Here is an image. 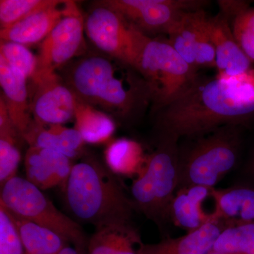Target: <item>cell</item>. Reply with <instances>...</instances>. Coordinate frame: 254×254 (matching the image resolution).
I'll use <instances>...</instances> for the list:
<instances>
[{
	"mask_svg": "<svg viewBox=\"0 0 254 254\" xmlns=\"http://www.w3.org/2000/svg\"><path fill=\"white\" fill-rule=\"evenodd\" d=\"M162 138H200L254 115V69L231 79L197 78L180 98L163 108Z\"/></svg>",
	"mask_w": 254,
	"mask_h": 254,
	"instance_id": "1",
	"label": "cell"
},
{
	"mask_svg": "<svg viewBox=\"0 0 254 254\" xmlns=\"http://www.w3.org/2000/svg\"><path fill=\"white\" fill-rule=\"evenodd\" d=\"M71 213L96 229L108 225H131L136 210L115 174L96 159L86 156L73 165L65 187Z\"/></svg>",
	"mask_w": 254,
	"mask_h": 254,
	"instance_id": "2",
	"label": "cell"
},
{
	"mask_svg": "<svg viewBox=\"0 0 254 254\" xmlns=\"http://www.w3.org/2000/svg\"><path fill=\"white\" fill-rule=\"evenodd\" d=\"M177 143L162 138L131 185V198L135 209L159 227L171 221V205L179 188L180 158Z\"/></svg>",
	"mask_w": 254,
	"mask_h": 254,
	"instance_id": "3",
	"label": "cell"
},
{
	"mask_svg": "<svg viewBox=\"0 0 254 254\" xmlns=\"http://www.w3.org/2000/svg\"><path fill=\"white\" fill-rule=\"evenodd\" d=\"M110 57L93 55L78 60L71 68L68 86L75 96L91 106L125 115L133 108L134 87Z\"/></svg>",
	"mask_w": 254,
	"mask_h": 254,
	"instance_id": "4",
	"label": "cell"
},
{
	"mask_svg": "<svg viewBox=\"0 0 254 254\" xmlns=\"http://www.w3.org/2000/svg\"><path fill=\"white\" fill-rule=\"evenodd\" d=\"M134 68L143 77L150 99L162 109L183 95L198 77L196 70L168 41L147 36Z\"/></svg>",
	"mask_w": 254,
	"mask_h": 254,
	"instance_id": "5",
	"label": "cell"
},
{
	"mask_svg": "<svg viewBox=\"0 0 254 254\" xmlns=\"http://www.w3.org/2000/svg\"><path fill=\"white\" fill-rule=\"evenodd\" d=\"M237 126L221 127L198 138L185 158L180 159L179 189H213L238 161L240 136Z\"/></svg>",
	"mask_w": 254,
	"mask_h": 254,
	"instance_id": "6",
	"label": "cell"
},
{
	"mask_svg": "<svg viewBox=\"0 0 254 254\" xmlns=\"http://www.w3.org/2000/svg\"><path fill=\"white\" fill-rule=\"evenodd\" d=\"M0 203L14 215L56 232L79 250L88 245L86 235L77 222L58 210L27 179L15 176L1 186Z\"/></svg>",
	"mask_w": 254,
	"mask_h": 254,
	"instance_id": "7",
	"label": "cell"
},
{
	"mask_svg": "<svg viewBox=\"0 0 254 254\" xmlns=\"http://www.w3.org/2000/svg\"><path fill=\"white\" fill-rule=\"evenodd\" d=\"M85 33L100 51L134 68L145 35L117 11L99 3L85 19Z\"/></svg>",
	"mask_w": 254,
	"mask_h": 254,
	"instance_id": "8",
	"label": "cell"
},
{
	"mask_svg": "<svg viewBox=\"0 0 254 254\" xmlns=\"http://www.w3.org/2000/svg\"><path fill=\"white\" fill-rule=\"evenodd\" d=\"M205 3L186 0H108L100 4L117 11L143 33L144 31L167 33L182 13L202 9Z\"/></svg>",
	"mask_w": 254,
	"mask_h": 254,
	"instance_id": "9",
	"label": "cell"
},
{
	"mask_svg": "<svg viewBox=\"0 0 254 254\" xmlns=\"http://www.w3.org/2000/svg\"><path fill=\"white\" fill-rule=\"evenodd\" d=\"M85 20L75 4L42 42L35 76L32 80L50 73L76 56L85 44Z\"/></svg>",
	"mask_w": 254,
	"mask_h": 254,
	"instance_id": "10",
	"label": "cell"
},
{
	"mask_svg": "<svg viewBox=\"0 0 254 254\" xmlns=\"http://www.w3.org/2000/svg\"><path fill=\"white\" fill-rule=\"evenodd\" d=\"M36 91L31 103V114L41 125H60L74 118L76 98L56 73L32 80Z\"/></svg>",
	"mask_w": 254,
	"mask_h": 254,
	"instance_id": "11",
	"label": "cell"
},
{
	"mask_svg": "<svg viewBox=\"0 0 254 254\" xmlns=\"http://www.w3.org/2000/svg\"><path fill=\"white\" fill-rule=\"evenodd\" d=\"M76 3L51 0L49 4L9 27L0 30L1 41L26 46L43 42Z\"/></svg>",
	"mask_w": 254,
	"mask_h": 254,
	"instance_id": "12",
	"label": "cell"
},
{
	"mask_svg": "<svg viewBox=\"0 0 254 254\" xmlns=\"http://www.w3.org/2000/svg\"><path fill=\"white\" fill-rule=\"evenodd\" d=\"M208 23L216 53V77L231 79L252 69V62L237 43L227 16L221 13L208 18Z\"/></svg>",
	"mask_w": 254,
	"mask_h": 254,
	"instance_id": "13",
	"label": "cell"
},
{
	"mask_svg": "<svg viewBox=\"0 0 254 254\" xmlns=\"http://www.w3.org/2000/svg\"><path fill=\"white\" fill-rule=\"evenodd\" d=\"M73 165L63 153L41 147L30 146L25 157L26 179L41 190L65 189Z\"/></svg>",
	"mask_w": 254,
	"mask_h": 254,
	"instance_id": "14",
	"label": "cell"
},
{
	"mask_svg": "<svg viewBox=\"0 0 254 254\" xmlns=\"http://www.w3.org/2000/svg\"><path fill=\"white\" fill-rule=\"evenodd\" d=\"M27 78L0 56V85L11 122L23 139L35 125L28 102Z\"/></svg>",
	"mask_w": 254,
	"mask_h": 254,
	"instance_id": "15",
	"label": "cell"
},
{
	"mask_svg": "<svg viewBox=\"0 0 254 254\" xmlns=\"http://www.w3.org/2000/svg\"><path fill=\"white\" fill-rule=\"evenodd\" d=\"M229 227L223 220L212 219L185 236L167 239L153 245H143L141 254H209L220 234Z\"/></svg>",
	"mask_w": 254,
	"mask_h": 254,
	"instance_id": "16",
	"label": "cell"
},
{
	"mask_svg": "<svg viewBox=\"0 0 254 254\" xmlns=\"http://www.w3.org/2000/svg\"><path fill=\"white\" fill-rule=\"evenodd\" d=\"M215 201L212 218L223 220L229 227L254 222V188L236 186L210 190Z\"/></svg>",
	"mask_w": 254,
	"mask_h": 254,
	"instance_id": "17",
	"label": "cell"
},
{
	"mask_svg": "<svg viewBox=\"0 0 254 254\" xmlns=\"http://www.w3.org/2000/svg\"><path fill=\"white\" fill-rule=\"evenodd\" d=\"M211 190L200 186L179 189L171 205V221L190 232L212 220L211 214L205 213L202 208Z\"/></svg>",
	"mask_w": 254,
	"mask_h": 254,
	"instance_id": "18",
	"label": "cell"
},
{
	"mask_svg": "<svg viewBox=\"0 0 254 254\" xmlns=\"http://www.w3.org/2000/svg\"><path fill=\"white\" fill-rule=\"evenodd\" d=\"M24 140L30 146L56 150L70 159L81 154L85 142L75 128L60 125H41L36 122Z\"/></svg>",
	"mask_w": 254,
	"mask_h": 254,
	"instance_id": "19",
	"label": "cell"
},
{
	"mask_svg": "<svg viewBox=\"0 0 254 254\" xmlns=\"http://www.w3.org/2000/svg\"><path fill=\"white\" fill-rule=\"evenodd\" d=\"M206 18V14L202 9L185 11L167 32L168 43L195 70V44L200 28Z\"/></svg>",
	"mask_w": 254,
	"mask_h": 254,
	"instance_id": "20",
	"label": "cell"
},
{
	"mask_svg": "<svg viewBox=\"0 0 254 254\" xmlns=\"http://www.w3.org/2000/svg\"><path fill=\"white\" fill-rule=\"evenodd\" d=\"M22 136L11 122L4 98H0V184L16 176L21 161L18 140Z\"/></svg>",
	"mask_w": 254,
	"mask_h": 254,
	"instance_id": "21",
	"label": "cell"
},
{
	"mask_svg": "<svg viewBox=\"0 0 254 254\" xmlns=\"http://www.w3.org/2000/svg\"><path fill=\"white\" fill-rule=\"evenodd\" d=\"M108 168L114 174L133 176L144 167L147 157L141 144L128 138H120L112 142L105 153Z\"/></svg>",
	"mask_w": 254,
	"mask_h": 254,
	"instance_id": "22",
	"label": "cell"
},
{
	"mask_svg": "<svg viewBox=\"0 0 254 254\" xmlns=\"http://www.w3.org/2000/svg\"><path fill=\"white\" fill-rule=\"evenodd\" d=\"M74 118L75 128L87 143H100L108 141L115 130V124L108 115L78 98Z\"/></svg>",
	"mask_w": 254,
	"mask_h": 254,
	"instance_id": "23",
	"label": "cell"
},
{
	"mask_svg": "<svg viewBox=\"0 0 254 254\" xmlns=\"http://www.w3.org/2000/svg\"><path fill=\"white\" fill-rule=\"evenodd\" d=\"M12 215L26 254H58L67 244L56 232L14 214Z\"/></svg>",
	"mask_w": 254,
	"mask_h": 254,
	"instance_id": "24",
	"label": "cell"
},
{
	"mask_svg": "<svg viewBox=\"0 0 254 254\" xmlns=\"http://www.w3.org/2000/svg\"><path fill=\"white\" fill-rule=\"evenodd\" d=\"M141 243L139 235L131 225H108L96 229L88 240L86 254H116Z\"/></svg>",
	"mask_w": 254,
	"mask_h": 254,
	"instance_id": "25",
	"label": "cell"
},
{
	"mask_svg": "<svg viewBox=\"0 0 254 254\" xmlns=\"http://www.w3.org/2000/svg\"><path fill=\"white\" fill-rule=\"evenodd\" d=\"M213 251L227 254H254V222L227 227L220 234Z\"/></svg>",
	"mask_w": 254,
	"mask_h": 254,
	"instance_id": "26",
	"label": "cell"
},
{
	"mask_svg": "<svg viewBox=\"0 0 254 254\" xmlns=\"http://www.w3.org/2000/svg\"><path fill=\"white\" fill-rule=\"evenodd\" d=\"M0 56L25 77L32 80L37 69L38 60L26 46L11 42L1 41Z\"/></svg>",
	"mask_w": 254,
	"mask_h": 254,
	"instance_id": "27",
	"label": "cell"
},
{
	"mask_svg": "<svg viewBox=\"0 0 254 254\" xmlns=\"http://www.w3.org/2000/svg\"><path fill=\"white\" fill-rule=\"evenodd\" d=\"M50 1L51 0H1V29L9 27L45 7Z\"/></svg>",
	"mask_w": 254,
	"mask_h": 254,
	"instance_id": "28",
	"label": "cell"
},
{
	"mask_svg": "<svg viewBox=\"0 0 254 254\" xmlns=\"http://www.w3.org/2000/svg\"><path fill=\"white\" fill-rule=\"evenodd\" d=\"M0 254H26L14 216L1 203Z\"/></svg>",
	"mask_w": 254,
	"mask_h": 254,
	"instance_id": "29",
	"label": "cell"
},
{
	"mask_svg": "<svg viewBox=\"0 0 254 254\" xmlns=\"http://www.w3.org/2000/svg\"><path fill=\"white\" fill-rule=\"evenodd\" d=\"M216 53L213 38L210 34L208 23V17L201 25L197 38L195 49V67H215Z\"/></svg>",
	"mask_w": 254,
	"mask_h": 254,
	"instance_id": "30",
	"label": "cell"
},
{
	"mask_svg": "<svg viewBox=\"0 0 254 254\" xmlns=\"http://www.w3.org/2000/svg\"><path fill=\"white\" fill-rule=\"evenodd\" d=\"M232 33L241 49L252 63L254 62V36L250 31L238 26H232Z\"/></svg>",
	"mask_w": 254,
	"mask_h": 254,
	"instance_id": "31",
	"label": "cell"
},
{
	"mask_svg": "<svg viewBox=\"0 0 254 254\" xmlns=\"http://www.w3.org/2000/svg\"><path fill=\"white\" fill-rule=\"evenodd\" d=\"M232 18V26L245 28L254 36V7L247 5Z\"/></svg>",
	"mask_w": 254,
	"mask_h": 254,
	"instance_id": "32",
	"label": "cell"
},
{
	"mask_svg": "<svg viewBox=\"0 0 254 254\" xmlns=\"http://www.w3.org/2000/svg\"><path fill=\"white\" fill-rule=\"evenodd\" d=\"M143 245L142 243L138 245L130 246L124 250L120 251L116 254H141L142 247Z\"/></svg>",
	"mask_w": 254,
	"mask_h": 254,
	"instance_id": "33",
	"label": "cell"
},
{
	"mask_svg": "<svg viewBox=\"0 0 254 254\" xmlns=\"http://www.w3.org/2000/svg\"><path fill=\"white\" fill-rule=\"evenodd\" d=\"M81 251L77 248V247L73 248V247H68V246L66 245L60 251L59 253L58 254H81Z\"/></svg>",
	"mask_w": 254,
	"mask_h": 254,
	"instance_id": "34",
	"label": "cell"
},
{
	"mask_svg": "<svg viewBox=\"0 0 254 254\" xmlns=\"http://www.w3.org/2000/svg\"><path fill=\"white\" fill-rule=\"evenodd\" d=\"M250 169L251 173H252V175H253L254 177V165H250Z\"/></svg>",
	"mask_w": 254,
	"mask_h": 254,
	"instance_id": "35",
	"label": "cell"
},
{
	"mask_svg": "<svg viewBox=\"0 0 254 254\" xmlns=\"http://www.w3.org/2000/svg\"><path fill=\"white\" fill-rule=\"evenodd\" d=\"M222 254V253H219V252H210V254Z\"/></svg>",
	"mask_w": 254,
	"mask_h": 254,
	"instance_id": "36",
	"label": "cell"
},
{
	"mask_svg": "<svg viewBox=\"0 0 254 254\" xmlns=\"http://www.w3.org/2000/svg\"><path fill=\"white\" fill-rule=\"evenodd\" d=\"M254 165V155L253 157V159H252V162H251V165Z\"/></svg>",
	"mask_w": 254,
	"mask_h": 254,
	"instance_id": "37",
	"label": "cell"
}]
</instances>
